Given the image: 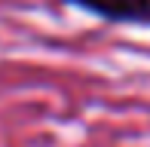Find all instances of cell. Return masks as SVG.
I'll list each match as a JSON object with an SVG mask.
<instances>
[{
	"instance_id": "cell-1",
	"label": "cell",
	"mask_w": 150,
	"mask_h": 147,
	"mask_svg": "<svg viewBox=\"0 0 150 147\" xmlns=\"http://www.w3.org/2000/svg\"><path fill=\"white\" fill-rule=\"evenodd\" d=\"M64 3L110 22H150V0H64Z\"/></svg>"
}]
</instances>
